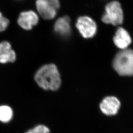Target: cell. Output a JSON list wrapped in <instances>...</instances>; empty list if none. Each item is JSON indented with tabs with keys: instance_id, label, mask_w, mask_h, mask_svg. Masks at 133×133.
<instances>
[{
	"instance_id": "cell-7",
	"label": "cell",
	"mask_w": 133,
	"mask_h": 133,
	"mask_svg": "<svg viewBox=\"0 0 133 133\" xmlns=\"http://www.w3.org/2000/svg\"><path fill=\"white\" fill-rule=\"evenodd\" d=\"M120 105V101L116 97L109 96L104 98L101 103L100 109L107 115H114L118 112Z\"/></svg>"
},
{
	"instance_id": "cell-2",
	"label": "cell",
	"mask_w": 133,
	"mask_h": 133,
	"mask_svg": "<svg viewBox=\"0 0 133 133\" xmlns=\"http://www.w3.org/2000/svg\"><path fill=\"white\" fill-rule=\"evenodd\" d=\"M113 67L120 76H133V50L126 49L118 53L114 59Z\"/></svg>"
},
{
	"instance_id": "cell-11",
	"label": "cell",
	"mask_w": 133,
	"mask_h": 133,
	"mask_svg": "<svg viewBox=\"0 0 133 133\" xmlns=\"http://www.w3.org/2000/svg\"><path fill=\"white\" fill-rule=\"evenodd\" d=\"M14 112L9 105H0V121L3 123H8L12 119Z\"/></svg>"
},
{
	"instance_id": "cell-9",
	"label": "cell",
	"mask_w": 133,
	"mask_h": 133,
	"mask_svg": "<svg viewBox=\"0 0 133 133\" xmlns=\"http://www.w3.org/2000/svg\"><path fill=\"white\" fill-rule=\"evenodd\" d=\"M16 58V53L11 44L7 41L0 43V63L6 64L14 62Z\"/></svg>"
},
{
	"instance_id": "cell-5",
	"label": "cell",
	"mask_w": 133,
	"mask_h": 133,
	"mask_svg": "<svg viewBox=\"0 0 133 133\" xmlns=\"http://www.w3.org/2000/svg\"><path fill=\"white\" fill-rule=\"evenodd\" d=\"M76 27L84 38H93L97 31V26L95 21L87 16L79 17L77 20Z\"/></svg>"
},
{
	"instance_id": "cell-10",
	"label": "cell",
	"mask_w": 133,
	"mask_h": 133,
	"mask_svg": "<svg viewBox=\"0 0 133 133\" xmlns=\"http://www.w3.org/2000/svg\"><path fill=\"white\" fill-rule=\"evenodd\" d=\"M54 30L61 36L66 37L71 33L70 19L68 16H63L57 19L54 24Z\"/></svg>"
},
{
	"instance_id": "cell-3",
	"label": "cell",
	"mask_w": 133,
	"mask_h": 133,
	"mask_svg": "<svg viewBox=\"0 0 133 133\" xmlns=\"http://www.w3.org/2000/svg\"><path fill=\"white\" fill-rule=\"evenodd\" d=\"M105 24L119 25L123 22L124 14L121 5L118 1H114L105 5V12L102 17Z\"/></svg>"
},
{
	"instance_id": "cell-4",
	"label": "cell",
	"mask_w": 133,
	"mask_h": 133,
	"mask_svg": "<svg viewBox=\"0 0 133 133\" xmlns=\"http://www.w3.org/2000/svg\"><path fill=\"white\" fill-rule=\"evenodd\" d=\"M36 9L43 19L51 20L55 18L60 8L59 0H37Z\"/></svg>"
},
{
	"instance_id": "cell-12",
	"label": "cell",
	"mask_w": 133,
	"mask_h": 133,
	"mask_svg": "<svg viewBox=\"0 0 133 133\" xmlns=\"http://www.w3.org/2000/svg\"><path fill=\"white\" fill-rule=\"evenodd\" d=\"M50 131L48 127L43 125H38L25 133H49Z\"/></svg>"
},
{
	"instance_id": "cell-8",
	"label": "cell",
	"mask_w": 133,
	"mask_h": 133,
	"mask_svg": "<svg viewBox=\"0 0 133 133\" xmlns=\"http://www.w3.org/2000/svg\"><path fill=\"white\" fill-rule=\"evenodd\" d=\"M114 44L122 50L127 49L132 43V38L128 32L123 28L117 29L114 37Z\"/></svg>"
},
{
	"instance_id": "cell-6",
	"label": "cell",
	"mask_w": 133,
	"mask_h": 133,
	"mask_svg": "<svg viewBox=\"0 0 133 133\" xmlns=\"http://www.w3.org/2000/svg\"><path fill=\"white\" fill-rule=\"evenodd\" d=\"M38 15L33 10L22 12L19 15L17 22L19 26L24 30H30L33 26L38 23Z\"/></svg>"
},
{
	"instance_id": "cell-1",
	"label": "cell",
	"mask_w": 133,
	"mask_h": 133,
	"mask_svg": "<svg viewBox=\"0 0 133 133\" xmlns=\"http://www.w3.org/2000/svg\"><path fill=\"white\" fill-rule=\"evenodd\" d=\"M35 79L38 85L46 90H57L61 84L60 75L56 65H43L35 74Z\"/></svg>"
},
{
	"instance_id": "cell-13",
	"label": "cell",
	"mask_w": 133,
	"mask_h": 133,
	"mask_svg": "<svg viewBox=\"0 0 133 133\" xmlns=\"http://www.w3.org/2000/svg\"><path fill=\"white\" fill-rule=\"evenodd\" d=\"M9 24V20L4 17L0 12V32L5 31L8 27Z\"/></svg>"
}]
</instances>
